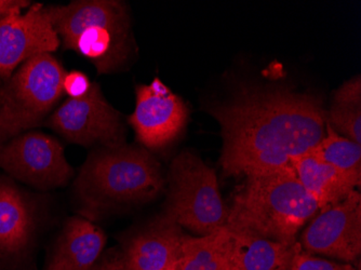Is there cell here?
<instances>
[{
    "label": "cell",
    "mask_w": 361,
    "mask_h": 270,
    "mask_svg": "<svg viewBox=\"0 0 361 270\" xmlns=\"http://www.w3.org/2000/svg\"><path fill=\"white\" fill-rule=\"evenodd\" d=\"M165 185L161 166L149 150L126 144L97 147L75 178L78 215L101 221L125 207L154 200Z\"/></svg>",
    "instance_id": "7a4b0ae2"
},
{
    "label": "cell",
    "mask_w": 361,
    "mask_h": 270,
    "mask_svg": "<svg viewBox=\"0 0 361 270\" xmlns=\"http://www.w3.org/2000/svg\"><path fill=\"white\" fill-rule=\"evenodd\" d=\"M334 103L336 104L361 105L360 76L343 83L334 93Z\"/></svg>",
    "instance_id": "7402d4cb"
},
{
    "label": "cell",
    "mask_w": 361,
    "mask_h": 270,
    "mask_svg": "<svg viewBox=\"0 0 361 270\" xmlns=\"http://www.w3.org/2000/svg\"><path fill=\"white\" fill-rule=\"evenodd\" d=\"M178 270H238L232 231L225 226L200 237L186 235Z\"/></svg>",
    "instance_id": "2e32d148"
},
{
    "label": "cell",
    "mask_w": 361,
    "mask_h": 270,
    "mask_svg": "<svg viewBox=\"0 0 361 270\" xmlns=\"http://www.w3.org/2000/svg\"><path fill=\"white\" fill-rule=\"evenodd\" d=\"M91 270H133L123 261L119 250H109L101 255Z\"/></svg>",
    "instance_id": "603a6c76"
},
{
    "label": "cell",
    "mask_w": 361,
    "mask_h": 270,
    "mask_svg": "<svg viewBox=\"0 0 361 270\" xmlns=\"http://www.w3.org/2000/svg\"><path fill=\"white\" fill-rule=\"evenodd\" d=\"M290 270H356L350 264H338L318 259L304 253L301 245H297Z\"/></svg>",
    "instance_id": "ffe728a7"
},
{
    "label": "cell",
    "mask_w": 361,
    "mask_h": 270,
    "mask_svg": "<svg viewBox=\"0 0 361 270\" xmlns=\"http://www.w3.org/2000/svg\"><path fill=\"white\" fill-rule=\"evenodd\" d=\"M320 211L302 235L300 245L310 253L356 261L361 253L360 194L353 190L344 200Z\"/></svg>",
    "instance_id": "30bf717a"
},
{
    "label": "cell",
    "mask_w": 361,
    "mask_h": 270,
    "mask_svg": "<svg viewBox=\"0 0 361 270\" xmlns=\"http://www.w3.org/2000/svg\"><path fill=\"white\" fill-rule=\"evenodd\" d=\"M60 61L44 54L24 62L0 88V145L44 123L64 95Z\"/></svg>",
    "instance_id": "5b68a950"
},
{
    "label": "cell",
    "mask_w": 361,
    "mask_h": 270,
    "mask_svg": "<svg viewBox=\"0 0 361 270\" xmlns=\"http://www.w3.org/2000/svg\"><path fill=\"white\" fill-rule=\"evenodd\" d=\"M164 213L180 227L206 235L226 226L228 210L221 198L216 171L190 152L170 164Z\"/></svg>",
    "instance_id": "8992f818"
},
{
    "label": "cell",
    "mask_w": 361,
    "mask_h": 270,
    "mask_svg": "<svg viewBox=\"0 0 361 270\" xmlns=\"http://www.w3.org/2000/svg\"><path fill=\"white\" fill-rule=\"evenodd\" d=\"M326 137L310 150L318 159L334 166L348 176L361 180V146L352 140L341 137L326 123Z\"/></svg>",
    "instance_id": "ac0fdd59"
},
{
    "label": "cell",
    "mask_w": 361,
    "mask_h": 270,
    "mask_svg": "<svg viewBox=\"0 0 361 270\" xmlns=\"http://www.w3.org/2000/svg\"><path fill=\"white\" fill-rule=\"evenodd\" d=\"M64 50L89 61L99 74L125 70L135 56L128 6L118 0H77L47 6Z\"/></svg>",
    "instance_id": "3957f363"
},
{
    "label": "cell",
    "mask_w": 361,
    "mask_h": 270,
    "mask_svg": "<svg viewBox=\"0 0 361 270\" xmlns=\"http://www.w3.org/2000/svg\"><path fill=\"white\" fill-rule=\"evenodd\" d=\"M135 109L128 118L137 141L147 149H162L183 134L190 109L182 97L158 78L135 88Z\"/></svg>",
    "instance_id": "9c48e42d"
},
{
    "label": "cell",
    "mask_w": 361,
    "mask_h": 270,
    "mask_svg": "<svg viewBox=\"0 0 361 270\" xmlns=\"http://www.w3.org/2000/svg\"><path fill=\"white\" fill-rule=\"evenodd\" d=\"M326 123L348 135L355 143H361V105L332 104L326 113Z\"/></svg>",
    "instance_id": "d6986e66"
},
{
    "label": "cell",
    "mask_w": 361,
    "mask_h": 270,
    "mask_svg": "<svg viewBox=\"0 0 361 270\" xmlns=\"http://www.w3.org/2000/svg\"><path fill=\"white\" fill-rule=\"evenodd\" d=\"M0 168L10 178L39 190L63 188L74 176L56 137L27 131L0 145Z\"/></svg>",
    "instance_id": "52a82bcc"
},
{
    "label": "cell",
    "mask_w": 361,
    "mask_h": 270,
    "mask_svg": "<svg viewBox=\"0 0 361 270\" xmlns=\"http://www.w3.org/2000/svg\"><path fill=\"white\" fill-rule=\"evenodd\" d=\"M91 82L88 76L79 70H72L66 73L63 80V90L70 97V99H78L84 97L90 90Z\"/></svg>",
    "instance_id": "44dd1931"
},
{
    "label": "cell",
    "mask_w": 361,
    "mask_h": 270,
    "mask_svg": "<svg viewBox=\"0 0 361 270\" xmlns=\"http://www.w3.org/2000/svg\"><path fill=\"white\" fill-rule=\"evenodd\" d=\"M231 231L238 270H290L297 245L289 247L245 231Z\"/></svg>",
    "instance_id": "e0dca14e"
},
{
    "label": "cell",
    "mask_w": 361,
    "mask_h": 270,
    "mask_svg": "<svg viewBox=\"0 0 361 270\" xmlns=\"http://www.w3.org/2000/svg\"><path fill=\"white\" fill-rule=\"evenodd\" d=\"M292 168L306 192L315 199L320 210L344 200L360 182L318 159L313 154L300 156Z\"/></svg>",
    "instance_id": "9a60e30c"
},
{
    "label": "cell",
    "mask_w": 361,
    "mask_h": 270,
    "mask_svg": "<svg viewBox=\"0 0 361 270\" xmlns=\"http://www.w3.org/2000/svg\"><path fill=\"white\" fill-rule=\"evenodd\" d=\"M61 46L51 19L42 4L0 23V79L7 80L24 62Z\"/></svg>",
    "instance_id": "8fae6325"
},
{
    "label": "cell",
    "mask_w": 361,
    "mask_h": 270,
    "mask_svg": "<svg viewBox=\"0 0 361 270\" xmlns=\"http://www.w3.org/2000/svg\"><path fill=\"white\" fill-rule=\"evenodd\" d=\"M318 210L293 168H281L249 176L228 210L226 227L293 247L300 229Z\"/></svg>",
    "instance_id": "277c9868"
},
{
    "label": "cell",
    "mask_w": 361,
    "mask_h": 270,
    "mask_svg": "<svg viewBox=\"0 0 361 270\" xmlns=\"http://www.w3.org/2000/svg\"><path fill=\"white\" fill-rule=\"evenodd\" d=\"M36 229L35 204L13 180L0 176V261L25 257Z\"/></svg>",
    "instance_id": "4fadbf2b"
},
{
    "label": "cell",
    "mask_w": 361,
    "mask_h": 270,
    "mask_svg": "<svg viewBox=\"0 0 361 270\" xmlns=\"http://www.w3.org/2000/svg\"><path fill=\"white\" fill-rule=\"evenodd\" d=\"M209 111L221 125V164L229 176L292 168L324 137L322 99L285 87H247Z\"/></svg>",
    "instance_id": "6da1fadb"
},
{
    "label": "cell",
    "mask_w": 361,
    "mask_h": 270,
    "mask_svg": "<svg viewBox=\"0 0 361 270\" xmlns=\"http://www.w3.org/2000/svg\"><path fill=\"white\" fill-rule=\"evenodd\" d=\"M104 231L76 215L64 223L49 255L46 270H91L106 245Z\"/></svg>",
    "instance_id": "5bb4252c"
},
{
    "label": "cell",
    "mask_w": 361,
    "mask_h": 270,
    "mask_svg": "<svg viewBox=\"0 0 361 270\" xmlns=\"http://www.w3.org/2000/svg\"><path fill=\"white\" fill-rule=\"evenodd\" d=\"M30 6V1L25 0H0V23L20 16L24 9H27Z\"/></svg>",
    "instance_id": "cb8c5ba5"
},
{
    "label": "cell",
    "mask_w": 361,
    "mask_h": 270,
    "mask_svg": "<svg viewBox=\"0 0 361 270\" xmlns=\"http://www.w3.org/2000/svg\"><path fill=\"white\" fill-rule=\"evenodd\" d=\"M186 235L162 212L123 237L121 252L133 270H178Z\"/></svg>",
    "instance_id": "7c38bea8"
},
{
    "label": "cell",
    "mask_w": 361,
    "mask_h": 270,
    "mask_svg": "<svg viewBox=\"0 0 361 270\" xmlns=\"http://www.w3.org/2000/svg\"><path fill=\"white\" fill-rule=\"evenodd\" d=\"M47 125L70 143L118 147L126 140L123 116L103 95L99 83L78 99H68L49 116Z\"/></svg>",
    "instance_id": "ba28073f"
}]
</instances>
